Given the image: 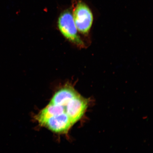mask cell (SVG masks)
<instances>
[{"instance_id": "cell-2", "label": "cell", "mask_w": 153, "mask_h": 153, "mask_svg": "<svg viewBox=\"0 0 153 153\" xmlns=\"http://www.w3.org/2000/svg\"><path fill=\"white\" fill-rule=\"evenodd\" d=\"M73 16L78 31L84 34L88 33L93 21L92 13L89 7L85 3L78 2Z\"/></svg>"}, {"instance_id": "cell-1", "label": "cell", "mask_w": 153, "mask_h": 153, "mask_svg": "<svg viewBox=\"0 0 153 153\" xmlns=\"http://www.w3.org/2000/svg\"><path fill=\"white\" fill-rule=\"evenodd\" d=\"M58 25L59 30L65 37L76 45L83 46V42L78 35L73 16L69 10H67L61 14Z\"/></svg>"}, {"instance_id": "cell-3", "label": "cell", "mask_w": 153, "mask_h": 153, "mask_svg": "<svg viewBox=\"0 0 153 153\" xmlns=\"http://www.w3.org/2000/svg\"><path fill=\"white\" fill-rule=\"evenodd\" d=\"M88 100L78 93L67 105V114L73 125L81 119L88 108Z\"/></svg>"}]
</instances>
